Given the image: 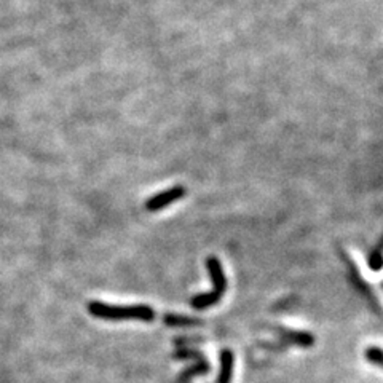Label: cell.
Returning <instances> with one entry per match:
<instances>
[{
    "mask_svg": "<svg viewBox=\"0 0 383 383\" xmlns=\"http://www.w3.org/2000/svg\"><path fill=\"white\" fill-rule=\"evenodd\" d=\"M88 311L93 316L120 321V319H139V321H154L155 311L149 305H109L103 302H90Z\"/></svg>",
    "mask_w": 383,
    "mask_h": 383,
    "instance_id": "6da1fadb",
    "label": "cell"
},
{
    "mask_svg": "<svg viewBox=\"0 0 383 383\" xmlns=\"http://www.w3.org/2000/svg\"><path fill=\"white\" fill-rule=\"evenodd\" d=\"M185 195V188L184 187H173L166 192H161L159 195H155L149 200L146 203L147 211L154 212V211H160L163 208H166L168 205H171L176 200H181Z\"/></svg>",
    "mask_w": 383,
    "mask_h": 383,
    "instance_id": "7a4b0ae2",
    "label": "cell"
},
{
    "mask_svg": "<svg viewBox=\"0 0 383 383\" xmlns=\"http://www.w3.org/2000/svg\"><path fill=\"white\" fill-rule=\"evenodd\" d=\"M206 265H208V270H210V276L212 280V285H215V290L217 294H222L225 292V290H227V280H225V275H224V270H222V265L221 262H219L217 257H208V261H206Z\"/></svg>",
    "mask_w": 383,
    "mask_h": 383,
    "instance_id": "3957f363",
    "label": "cell"
},
{
    "mask_svg": "<svg viewBox=\"0 0 383 383\" xmlns=\"http://www.w3.org/2000/svg\"><path fill=\"white\" fill-rule=\"evenodd\" d=\"M278 334L285 338L286 342L296 343L299 347L304 348H310L313 347V343H315V337H313L310 332H304V331H290L285 328H278Z\"/></svg>",
    "mask_w": 383,
    "mask_h": 383,
    "instance_id": "277c9868",
    "label": "cell"
},
{
    "mask_svg": "<svg viewBox=\"0 0 383 383\" xmlns=\"http://www.w3.org/2000/svg\"><path fill=\"white\" fill-rule=\"evenodd\" d=\"M231 375H234V353L230 350H224L221 353V372L217 383H230Z\"/></svg>",
    "mask_w": 383,
    "mask_h": 383,
    "instance_id": "5b68a950",
    "label": "cell"
},
{
    "mask_svg": "<svg viewBox=\"0 0 383 383\" xmlns=\"http://www.w3.org/2000/svg\"><path fill=\"white\" fill-rule=\"evenodd\" d=\"M221 299H222L221 294H217L216 291H211L208 294H198V296H195L190 300V305L197 310H205L217 304Z\"/></svg>",
    "mask_w": 383,
    "mask_h": 383,
    "instance_id": "8992f818",
    "label": "cell"
},
{
    "mask_svg": "<svg viewBox=\"0 0 383 383\" xmlns=\"http://www.w3.org/2000/svg\"><path fill=\"white\" fill-rule=\"evenodd\" d=\"M210 372V364L206 362L205 360L202 361H198L195 366H192V367H188L185 369L184 372L181 374V377L178 379L179 383H187L190 379H193V377H197V375H203V374H208Z\"/></svg>",
    "mask_w": 383,
    "mask_h": 383,
    "instance_id": "52a82bcc",
    "label": "cell"
},
{
    "mask_svg": "<svg viewBox=\"0 0 383 383\" xmlns=\"http://www.w3.org/2000/svg\"><path fill=\"white\" fill-rule=\"evenodd\" d=\"M163 321H165V324L168 326H173V328H185V326L202 324V319L190 318V316H181V315H165L163 316Z\"/></svg>",
    "mask_w": 383,
    "mask_h": 383,
    "instance_id": "ba28073f",
    "label": "cell"
},
{
    "mask_svg": "<svg viewBox=\"0 0 383 383\" xmlns=\"http://www.w3.org/2000/svg\"><path fill=\"white\" fill-rule=\"evenodd\" d=\"M367 263L374 272H379V270L382 268V243L377 244V246L370 251L367 257Z\"/></svg>",
    "mask_w": 383,
    "mask_h": 383,
    "instance_id": "9c48e42d",
    "label": "cell"
},
{
    "mask_svg": "<svg viewBox=\"0 0 383 383\" xmlns=\"http://www.w3.org/2000/svg\"><path fill=\"white\" fill-rule=\"evenodd\" d=\"M176 360H197V361H202L205 360L203 355L200 353L198 350H192V348H181L176 351V353L173 355Z\"/></svg>",
    "mask_w": 383,
    "mask_h": 383,
    "instance_id": "30bf717a",
    "label": "cell"
},
{
    "mask_svg": "<svg viewBox=\"0 0 383 383\" xmlns=\"http://www.w3.org/2000/svg\"><path fill=\"white\" fill-rule=\"evenodd\" d=\"M366 360L375 366H382V350L379 347H370L366 350Z\"/></svg>",
    "mask_w": 383,
    "mask_h": 383,
    "instance_id": "8fae6325",
    "label": "cell"
}]
</instances>
